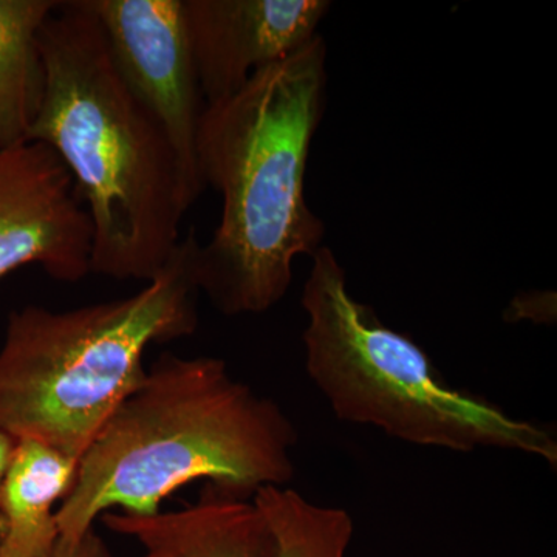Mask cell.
Segmentation results:
<instances>
[{
	"mask_svg": "<svg viewBox=\"0 0 557 557\" xmlns=\"http://www.w3.org/2000/svg\"><path fill=\"white\" fill-rule=\"evenodd\" d=\"M296 443L285 410L234 379L223 359L164 351L79 458L57 511L60 541L78 542L113 509L153 515L199 480L240 500L288 486Z\"/></svg>",
	"mask_w": 557,
	"mask_h": 557,
	"instance_id": "1",
	"label": "cell"
},
{
	"mask_svg": "<svg viewBox=\"0 0 557 557\" xmlns=\"http://www.w3.org/2000/svg\"><path fill=\"white\" fill-rule=\"evenodd\" d=\"M327 44L317 35L259 70L228 100L205 106L197 164L222 197L200 244L197 285L225 317L265 313L287 295L293 263L324 239L306 197L310 146L327 100Z\"/></svg>",
	"mask_w": 557,
	"mask_h": 557,
	"instance_id": "2",
	"label": "cell"
},
{
	"mask_svg": "<svg viewBox=\"0 0 557 557\" xmlns=\"http://www.w3.org/2000/svg\"><path fill=\"white\" fill-rule=\"evenodd\" d=\"M46 94L27 141L65 164L94 228L91 273L152 281L193 207L159 121L121 78L90 0L60 2L39 33Z\"/></svg>",
	"mask_w": 557,
	"mask_h": 557,
	"instance_id": "3",
	"label": "cell"
},
{
	"mask_svg": "<svg viewBox=\"0 0 557 557\" xmlns=\"http://www.w3.org/2000/svg\"><path fill=\"white\" fill-rule=\"evenodd\" d=\"M196 231L159 276L127 298L10 313L0 347V432L79 458L146 373L153 344L199 325Z\"/></svg>",
	"mask_w": 557,
	"mask_h": 557,
	"instance_id": "4",
	"label": "cell"
},
{
	"mask_svg": "<svg viewBox=\"0 0 557 557\" xmlns=\"http://www.w3.org/2000/svg\"><path fill=\"white\" fill-rule=\"evenodd\" d=\"M310 258L300 299L309 318L306 372L338 420L424 448L512 450L557 467V440L547 428L449 386L416 341L350 295L332 249Z\"/></svg>",
	"mask_w": 557,
	"mask_h": 557,
	"instance_id": "5",
	"label": "cell"
},
{
	"mask_svg": "<svg viewBox=\"0 0 557 557\" xmlns=\"http://www.w3.org/2000/svg\"><path fill=\"white\" fill-rule=\"evenodd\" d=\"M110 57L132 94L170 138L190 199L203 194L197 135L203 97L183 0H90Z\"/></svg>",
	"mask_w": 557,
	"mask_h": 557,
	"instance_id": "6",
	"label": "cell"
},
{
	"mask_svg": "<svg viewBox=\"0 0 557 557\" xmlns=\"http://www.w3.org/2000/svg\"><path fill=\"white\" fill-rule=\"evenodd\" d=\"M94 228L58 153L40 141L0 150V281L39 265L54 281L91 273Z\"/></svg>",
	"mask_w": 557,
	"mask_h": 557,
	"instance_id": "7",
	"label": "cell"
},
{
	"mask_svg": "<svg viewBox=\"0 0 557 557\" xmlns=\"http://www.w3.org/2000/svg\"><path fill=\"white\" fill-rule=\"evenodd\" d=\"M327 0H183L205 106L228 100L255 73L309 44Z\"/></svg>",
	"mask_w": 557,
	"mask_h": 557,
	"instance_id": "8",
	"label": "cell"
},
{
	"mask_svg": "<svg viewBox=\"0 0 557 557\" xmlns=\"http://www.w3.org/2000/svg\"><path fill=\"white\" fill-rule=\"evenodd\" d=\"M112 533L135 539L139 557H274V539L255 502L207 486L196 504L153 515L106 512Z\"/></svg>",
	"mask_w": 557,
	"mask_h": 557,
	"instance_id": "9",
	"label": "cell"
},
{
	"mask_svg": "<svg viewBox=\"0 0 557 557\" xmlns=\"http://www.w3.org/2000/svg\"><path fill=\"white\" fill-rule=\"evenodd\" d=\"M78 458L21 438L0 487V557H47L58 539L57 511L78 471Z\"/></svg>",
	"mask_w": 557,
	"mask_h": 557,
	"instance_id": "10",
	"label": "cell"
},
{
	"mask_svg": "<svg viewBox=\"0 0 557 557\" xmlns=\"http://www.w3.org/2000/svg\"><path fill=\"white\" fill-rule=\"evenodd\" d=\"M57 0H0V150L27 141L46 94L39 33Z\"/></svg>",
	"mask_w": 557,
	"mask_h": 557,
	"instance_id": "11",
	"label": "cell"
},
{
	"mask_svg": "<svg viewBox=\"0 0 557 557\" xmlns=\"http://www.w3.org/2000/svg\"><path fill=\"white\" fill-rule=\"evenodd\" d=\"M274 539V557H346L354 519L346 509L311 504L288 486L260 487L252 496Z\"/></svg>",
	"mask_w": 557,
	"mask_h": 557,
	"instance_id": "12",
	"label": "cell"
},
{
	"mask_svg": "<svg viewBox=\"0 0 557 557\" xmlns=\"http://www.w3.org/2000/svg\"><path fill=\"white\" fill-rule=\"evenodd\" d=\"M47 557H112V553L106 545L104 539L94 528L86 536L73 544L61 542L58 539L57 545Z\"/></svg>",
	"mask_w": 557,
	"mask_h": 557,
	"instance_id": "13",
	"label": "cell"
},
{
	"mask_svg": "<svg viewBox=\"0 0 557 557\" xmlns=\"http://www.w3.org/2000/svg\"><path fill=\"white\" fill-rule=\"evenodd\" d=\"M14 443H16V440L10 437L9 434L0 432V487H2L3 475H5L11 454H13Z\"/></svg>",
	"mask_w": 557,
	"mask_h": 557,
	"instance_id": "14",
	"label": "cell"
}]
</instances>
